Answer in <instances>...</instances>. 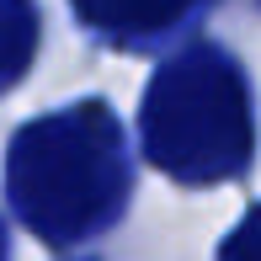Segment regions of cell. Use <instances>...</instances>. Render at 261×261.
I'll return each mask as SVG.
<instances>
[{"label":"cell","instance_id":"6da1fadb","mask_svg":"<svg viewBox=\"0 0 261 261\" xmlns=\"http://www.w3.org/2000/svg\"><path fill=\"white\" fill-rule=\"evenodd\" d=\"M6 187L27 229L48 245H86L107 234L128 203V160L112 117L96 107L27 128L11 149Z\"/></svg>","mask_w":261,"mask_h":261},{"label":"cell","instance_id":"7a4b0ae2","mask_svg":"<svg viewBox=\"0 0 261 261\" xmlns=\"http://www.w3.org/2000/svg\"><path fill=\"white\" fill-rule=\"evenodd\" d=\"M149 155L181 181H219V176L245 171L251 123H245L240 91L165 80L149 107Z\"/></svg>","mask_w":261,"mask_h":261},{"label":"cell","instance_id":"277c9868","mask_svg":"<svg viewBox=\"0 0 261 261\" xmlns=\"http://www.w3.org/2000/svg\"><path fill=\"white\" fill-rule=\"evenodd\" d=\"M0 261H6V229H0Z\"/></svg>","mask_w":261,"mask_h":261},{"label":"cell","instance_id":"3957f363","mask_svg":"<svg viewBox=\"0 0 261 261\" xmlns=\"http://www.w3.org/2000/svg\"><path fill=\"white\" fill-rule=\"evenodd\" d=\"M219 261H261V208H251L219 245Z\"/></svg>","mask_w":261,"mask_h":261}]
</instances>
